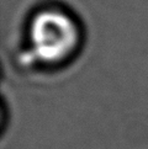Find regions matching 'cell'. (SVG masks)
<instances>
[{
	"instance_id": "cell-1",
	"label": "cell",
	"mask_w": 148,
	"mask_h": 149,
	"mask_svg": "<svg viewBox=\"0 0 148 149\" xmlns=\"http://www.w3.org/2000/svg\"><path fill=\"white\" fill-rule=\"evenodd\" d=\"M31 43L34 53L41 61H62L78 43L77 26L62 13L43 11L32 21Z\"/></svg>"
}]
</instances>
